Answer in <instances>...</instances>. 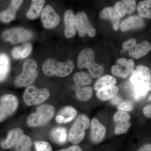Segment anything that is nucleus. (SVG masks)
<instances>
[{
  "label": "nucleus",
  "instance_id": "10",
  "mask_svg": "<svg viewBox=\"0 0 151 151\" xmlns=\"http://www.w3.org/2000/svg\"><path fill=\"white\" fill-rule=\"evenodd\" d=\"M131 116L128 112L119 111L113 116L115 122V133L116 135H120L127 133L132 126L130 122Z\"/></svg>",
  "mask_w": 151,
  "mask_h": 151
},
{
  "label": "nucleus",
  "instance_id": "19",
  "mask_svg": "<svg viewBox=\"0 0 151 151\" xmlns=\"http://www.w3.org/2000/svg\"><path fill=\"white\" fill-rule=\"evenodd\" d=\"M134 62L133 59L128 60L126 66L116 65L111 68V72L113 75L122 78H126L131 75L134 70Z\"/></svg>",
  "mask_w": 151,
  "mask_h": 151
},
{
  "label": "nucleus",
  "instance_id": "39",
  "mask_svg": "<svg viewBox=\"0 0 151 151\" xmlns=\"http://www.w3.org/2000/svg\"><path fill=\"white\" fill-rule=\"evenodd\" d=\"M111 100L112 104L114 105H119L123 101V100L121 97L117 95L111 99Z\"/></svg>",
  "mask_w": 151,
  "mask_h": 151
},
{
  "label": "nucleus",
  "instance_id": "40",
  "mask_svg": "<svg viewBox=\"0 0 151 151\" xmlns=\"http://www.w3.org/2000/svg\"><path fill=\"white\" fill-rule=\"evenodd\" d=\"M137 151H151L150 144H146L142 146Z\"/></svg>",
  "mask_w": 151,
  "mask_h": 151
},
{
  "label": "nucleus",
  "instance_id": "23",
  "mask_svg": "<svg viewBox=\"0 0 151 151\" xmlns=\"http://www.w3.org/2000/svg\"><path fill=\"white\" fill-rule=\"evenodd\" d=\"M119 89L116 85H113L104 88L97 92L96 95L98 99L102 101H107L111 100L117 95Z\"/></svg>",
  "mask_w": 151,
  "mask_h": 151
},
{
  "label": "nucleus",
  "instance_id": "11",
  "mask_svg": "<svg viewBox=\"0 0 151 151\" xmlns=\"http://www.w3.org/2000/svg\"><path fill=\"white\" fill-rule=\"evenodd\" d=\"M41 20L44 27L50 29L54 28L59 24L60 18L53 8L47 5L42 12Z\"/></svg>",
  "mask_w": 151,
  "mask_h": 151
},
{
  "label": "nucleus",
  "instance_id": "36",
  "mask_svg": "<svg viewBox=\"0 0 151 151\" xmlns=\"http://www.w3.org/2000/svg\"><path fill=\"white\" fill-rule=\"evenodd\" d=\"M22 47H16L12 51V56L14 59H19L21 58Z\"/></svg>",
  "mask_w": 151,
  "mask_h": 151
},
{
  "label": "nucleus",
  "instance_id": "1",
  "mask_svg": "<svg viewBox=\"0 0 151 151\" xmlns=\"http://www.w3.org/2000/svg\"><path fill=\"white\" fill-rule=\"evenodd\" d=\"M130 81L132 84V97L137 102L145 99L151 89V70L148 67L140 65L133 70Z\"/></svg>",
  "mask_w": 151,
  "mask_h": 151
},
{
  "label": "nucleus",
  "instance_id": "13",
  "mask_svg": "<svg viewBox=\"0 0 151 151\" xmlns=\"http://www.w3.org/2000/svg\"><path fill=\"white\" fill-rule=\"evenodd\" d=\"M90 139L92 142L98 144L104 139L106 133V129L96 118L91 120L90 124Z\"/></svg>",
  "mask_w": 151,
  "mask_h": 151
},
{
  "label": "nucleus",
  "instance_id": "8",
  "mask_svg": "<svg viewBox=\"0 0 151 151\" xmlns=\"http://www.w3.org/2000/svg\"><path fill=\"white\" fill-rule=\"evenodd\" d=\"M17 98L12 94H6L0 99V122L16 111L18 106Z\"/></svg>",
  "mask_w": 151,
  "mask_h": 151
},
{
  "label": "nucleus",
  "instance_id": "6",
  "mask_svg": "<svg viewBox=\"0 0 151 151\" xmlns=\"http://www.w3.org/2000/svg\"><path fill=\"white\" fill-rule=\"evenodd\" d=\"M50 96V93L47 88L38 89L36 86L30 85L24 90L23 99L28 106L40 105L46 101Z\"/></svg>",
  "mask_w": 151,
  "mask_h": 151
},
{
  "label": "nucleus",
  "instance_id": "38",
  "mask_svg": "<svg viewBox=\"0 0 151 151\" xmlns=\"http://www.w3.org/2000/svg\"><path fill=\"white\" fill-rule=\"evenodd\" d=\"M58 151H83L79 146L75 145L72 146L68 148L62 149Z\"/></svg>",
  "mask_w": 151,
  "mask_h": 151
},
{
  "label": "nucleus",
  "instance_id": "21",
  "mask_svg": "<svg viewBox=\"0 0 151 151\" xmlns=\"http://www.w3.org/2000/svg\"><path fill=\"white\" fill-rule=\"evenodd\" d=\"M151 50L150 42L147 41H144L141 43L136 44L134 47L129 51V55L135 59H139L147 54Z\"/></svg>",
  "mask_w": 151,
  "mask_h": 151
},
{
  "label": "nucleus",
  "instance_id": "24",
  "mask_svg": "<svg viewBox=\"0 0 151 151\" xmlns=\"http://www.w3.org/2000/svg\"><path fill=\"white\" fill-rule=\"evenodd\" d=\"M117 81L116 78L112 76L106 75L102 76L94 84V90L98 92L108 86L116 85Z\"/></svg>",
  "mask_w": 151,
  "mask_h": 151
},
{
  "label": "nucleus",
  "instance_id": "29",
  "mask_svg": "<svg viewBox=\"0 0 151 151\" xmlns=\"http://www.w3.org/2000/svg\"><path fill=\"white\" fill-rule=\"evenodd\" d=\"M137 10L140 16L150 19L151 18V1L145 0L138 3Z\"/></svg>",
  "mask_w": 151,
  "mask_h": 151
},
{
  "label": "nucleus",
  "instance_id": "37",
  "mask_svg": "<svg viewBox=\"0 0 151 151\" xmlns=\"http://www.w3.org/2000/svg\"><path fill=\"white\" fill-rule=\"evenodd\" d=\"M143 113L148 118H151V105L150 104L145 106L143 109Z\"/></svg>",
  "mask_w": 151,
  "mask_h": 151
},
{
  "label": "nucleus",
  "instance_id": "17",
  "mask_svg": "<svg viewBox=\"0 0 151 151\" xmlns=\"http://www.w3.org/2000/svg\"><path fill=\"white\" fill-rule=\"evenodd\" d=\"M114 9L121 18L125 16L126 14H132L136 9L135 0H124L115 4Z\"/></svg>",
  "mask_w": 151,
  "mask_h": 151
},
{
  "label": "nucleus",
  "instance_id": "28",
  "mask_svg": "<svg viewBox=\"0 0 151 151\" xmlns=\"http://www.w3.org/2000/svg\"><path fill=\"white\" fill-rule=\"evenodd\" d=\"M10 70V60L5 53L0 54V82L5 79Z\"/></svg>",
  "mask_w": 151,
  "mask_h": 151
},
{
  "label": "nucleus",
  "instance_id": "22",
  "mask_svg": "<svg viewBox=\"0 0 151 151\" xmlns=\"http://www.w3.org/2000/svg\"><path fill=\"white\" fill-rule=\"evenodd\" d=\"M145 24L144 20L140 17L132 16L124 19L120 25V27L123 32L133 29L140 28Z\"/></svg>",
  "mask_w": 151,
  "mask_h": 151
},
{
  "label": "nucleus",
  "instance_id": "5",
  "mask_svg": "<svg viewBox=\"0 0 151 151\" xmlns=\"http://www.w3.org/2000/svg\"><path fill=\"white\" fill-rule=\"evenodd\" d=\"M55 109L52 105L43 104L40 105L36 112L28 117L27 123L29 127H35L43 125L50 121L54 116Z\"/></svg>",
  "mask_w": 151,
  "mask_h": 151
},
{
  "label": "nucleus",
  "instance_id": "32",
  "mask_svg": "<svg viewBox=\"0 0 151 151\" xmlns=\"http://www.w3.org/2000/svg\"><path fill=\"white\" fill-rule=\"evenodd\" d=\"M37 151H52L50 144L45 141H36L34 143Z\"/></svg>",
  "mask_w": 151,
  "mask_h": 151
},
{
  "label": "nucleus",
  "instance_id": "41",
  "mask_svg": "<svg viewBox=\"0 0 151 151\" xmlns=\"http://www.w3.org/2000/svg\"><path fill=\"white\" fill-rule=\"evenodd\" d=\"M149 101H150V102L151 101V95H150V97H149L148 99Z\"/></svg>",
  "mask_w": 151,
  "mask_h": 151
},
{
  "label": "nucleus",
  "instance_id": "20",
  "mask_svg": "<svg viewBox=\"0 0 151 151\" xmlns=\"http://www.w3.org/2000/svg\"><path fill=\"white\" fill-rule=\"evenodd\" d=\"M77 116V111L72 106H66L61 109L56 117L60 124H66L71 122Z\"/></svg>",
  "mask_w": 151,
  "mask_h": 151
},
{
  "label": "nucleus",
  "instance_id": "27",
  "mask_svg": "<svg viewBox=\"0 0 151 151\" xmlns=\"http://www.w3.org/2000/svg\"><path fill=\"white\" fill-rule=\"evenodd\" d=\"M75 96L77 100L81 102H86L91 99L93 89L91 86H84L75 89Z\"/></svg>",
  "mask_w": 151,
  "mask_h": 151
},
{
  "label": "nucleus",
  "instance_id": "12",
  "mask_svg": "<svg viewBox=\"0 0 151 151\" xmlns=\"http://www.w3.org/2000/svg\"><path fill=\"white\" fill-rule=\"evenodd\" d=\"M77 64L80 69L86 68L88 70L92 69L97 64L95 62V55L94 50L89 48L82 50L78 55Z\"/></svg>",
  "mask_w": 151,
  "mask_h": 151
},
{
  "label": "nucleus",
  "instance_id": "31",
  "mask_svg": "<svg viewBox=\"0 0 151 151\" xmlns=\"http://www.w3.org/2000/svg\"><path fill=\"white\" fill-rule=\"evenodd\" d=\"M32 139L29 136L23 135L16 146V151H32Z\"/></svg>",
  "mask_w": 151,
  "mask_h": 151
},
{
  "label": "nucleus",
  "instance_id": "15",
  "mask_svg": "<svg viewBox=\"0 0 151 151\" xmlns=\"http://www.w3.org/2000/svg\"><path fill=\"white\" fill-rule=\"evenodd\" d=\"M23 135V131L20 128H16L11 130L9 132L6 139L1 141L0 145L1 147L4 149L12 147L17 145L19 140Z\"/></svg>",
  "mask_w": 151,
  "mask_h": 151
},
{
  "label": "nucleus",
  "instance_id": "9",
  "mask_svg": "<svg viewBox=\"0 0 151 151\" xmlns=\"http://www.w3.org/2000/svg\"><path fill=\"white\" fill-rule=\"evenodd\" d=\"M76 29L81 37H84L86 34L91 37L96 35V30L89 22L87 15L84 12H78L76 14Z\"/></svg>",
  "mask_w": 151,
  "mask_h": 151
},
{
  "label": "nucleus",
  "instance_id": "34",
  "mask_svg": "<svg viewBox=\"0 0 151 151\" xmlns=\"http://www.w3.org/2000/svg\"><path fill=\"white\" fill-rule=\"evenodd\" d=\"M137 40L134 38L130 39L129 40L126 41L123 44L122 47L123 50L125 51H129L132 50L136 45Z\"/></svg>",
  "mask_w": 151,
  "mask_h": 151
},
{
  "label": "nucleus",
  "instance_id": "4",
  "mask_svg": "<svg viewBox=\"0 0 151 151\" xmlns=\"http://www.w3.org/2000/svg\"><path fill=\"white\" fill-rule=\"evenodd\" d=\"M89 117L85 114L78 116L70 128L68 133V140L76 145L81 143L85 136V131L90 127Z\"/></svg>",
  "mask_w": 151,
  "mask_h": 151
},
{
  "label": "nucleus",
  "instance_id": "30",
  "mask_svg": "<svg viewBox=\"0 0 151 151\" xmlns=\"http://www.w3.org/2000/svg\"><path fill=\"white\" fill-rule=\"evenodd\" d=\"M50 135L52 139L55 142L58 144H63L66 141L67 132L65 128L58 127L51 131Z\"/></svg>",
  "mask_w": 151,
  "mask_h": 151
},
{
  "label": "nucleus",
  "instance_id": "33",
  "mask_svg": "<svg viewBox=\"0 0 151 151\" xmlns=\"http://www.w3.org/2000/svg\"><path fill=\"white\" fill-rule=\"evenodd\" d=\"M134 108V105L129 100H124L119 104L118 106V109L119 111L128 112L132 111Z\"/></svg>",
  "mask_w": 151,
  "mask_h": 151
},
{
  "label": "nucleus",
  "instance_id": "2",
  "mask_svg": "<svg viewBox=\"0 0 151 151\" xmlns=\"http://www.w3.org/2000/svg\"><path fill=\"white\" fill-rule=\"evenodd\" d=\"M74 68V63L70 60L62 62L53 58H49L44 63L42 70L47 76L55 75L59 77H65L69 75Z\"/></svg>",
  "mask_w": 151,
  "mask_h": 151
},
{
  "label": "nucleus",
  "instance_id": "3",
  "mask_svg": "<svg viewBox=\"0 0 151 151\" xmlns=\"http://www.w3.org/2000/svg\"><path fill=\"white\" fill-rule=\"evenodd\" d=\"M37 68V63L34 60H26L23 64L22 73L17 76L15 80V86L17 87H27L32 84L38 74Z\"/></svg>",
  "mask_w": 151,
  "mask_h": 151
},
{
  "label": "nucleus",
  "instance_id": "25",
  "mask_svg": "<svg viewBox=\"0 0 151 151\" xmlns=\"http://www.w3.org/2000/svg\"><path fill=\"white\" fill-rule=\"evenodd\" d=\"M75 89L78 87L90 85L92 82V77L88 73L83 71L77 72L73 76Z\"/></svg>",
  "mask_w": 151,
  "mask_h": 151
},
{
  "label": "nucleus",
  "instance_id": "14",
  "mask_svg": "<svg viewBox=\"0 0 151 151\" xmlns=\"http://www.w3.org/2000/svg\"><path fill=\"white\" fill-rule=\"evenodd\" d=\"M65 37L69 38L75 35L76 32V16L73 11L68 10L65 12L64 16Z\"/></svg>",
  "mask_w": 151,
  "mask_h": 151
},
{
  "label": "nucleus",
  "instance_id": "35",
  "mask_svg": "<svg viewBox=\"0 0 151 151\" xmlns=\"http://www.w3.org/2000/svg\"><path fill=\"white\" fill-rule=\"evenodd\" d=\"M22 47L21 58H24L28 56L32 50V45L29 43L25 44Z\"/></svg>",
  "mask_w": 151,
  "mask_h": 151
},
{
  "label": "nucleus",
  "instance_id": "18",
  "mask_svg": "<svg viewBox=\"0 0 151 151\" xmlns=\"http://www.w3.org/2000/svg\"><path fill=\"white\" fill-rule=\"evenodd\" d=\"M100 17L103 19L110 20L113 24L114 29L115 31L119 29L122 18L114 8L112 7L105 8L100 13Z\"/></svg>",
  "mask_w": 151,
  "mask_h": 151
},
{
  "label": "nucleus",
  "instance_id": "16",
  "mask_svg": "<svg viewBox=\"0 0 151 151\" xmlns=\"http://www.w3.org/2000/svg\"><path fill=\"white\" fill-rule=\"evenodd\" d=\"M22 2L23 1L21 0L12 1L8 8L0 13V20L5 23L14 20L15 18L17 11Z\"/></svg>",
  "mask_w": 151,
  "mask_h": 151
},
{
  "label": "nucleus",
  "instance_id": "7",
  "mask_svg": "<svg viewBox=\"0 0 151 151\" xmlns=\"http://www.w3.org/2000/svg\"><path fill=\"white\" fill-rule=\"evenodd\" d=\"M32 36V33L31 31L22 27L12 28L6 29L1 35L4 40L10 42L12 44L29 40Z\"/></svg>",
  "mask_w": 151,
  "mask_h": 151
},
{
  "label": "nucleus",
  "instance_id": "26",
  "mask_svg": "<svg viewBox=\"0 0 151 151\" xmlns=\"http://www.w3.org/2000/svg\"><path fill=\"white\" fill-rule=\"evenodd\" d=\"M44 0H33L31 5L27 13V17L30 19H34L40 14L44 5L45 3Z\"/></svg>",
  "mask_w": 151,
  "mask_h": 151
}]
</instances>
